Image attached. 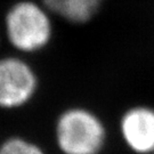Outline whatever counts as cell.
Instances as JSON below:
<instances>
[{
    "label": "cell",
    "mask_w": 154,
    "mask_h": 154,
    "mask_svg": "<svg viewBox=\"0 0 154 154\" xmlns=\"http://www.w3.org/2000/svg\"><path fill=\"white\" fill-rule=\"evenodd\" d=\"M0 33L13 53L29 57L45 50L51 42L53 15L40 0H16L6 9Z\"/></svg>",
    "instance_id": "6da1fadb"
},
{
    "label": "cell",
    "mask_w": 154,
    "mask_h": 154,
    "mask_svg": "<svg viewBox=\"0 0 154 154\" xmlns=\"http://www.w3.org/2000/svg\"><path fill=\"white\" fill-rule=\"evenodd\" d=\"M55 140L63 154H99L106 142V128L88 109L69 107L56 120Z\"/></svg>",
    "instance_id": "7a4b0ae2"
},
{
    "label": "cell",
    "mask_w": 154,
    "mask_h": 154,
    "mask_svg": "<svg viewBox=\"0 0 154 154\" xmlns=\"http://www.w3.org/2000/svg\"><path fill=\"white\" fill-rule=\"evenodd\" d=\"M39 85L38 72L26 56H0V110L25 107L38 94Z\"/></svg>",
    "instance_id": "3957f363"
},
{
    "label": "cell",
    "mask_w": 154,
    "mask_h": 154,
    "mask_svg": "<svg viewBox=\"0 0 154 154\" xmlns=\"http://www.w3.org/2000/svg\"><path fill=\"white\" fill-rule=\"evenodd\" d=\"M120 134L126 146L135 154H154V110L135 106L120 120Z\"/></svg>",
    "instance_id": "277c9868"
},
{
    "label": "cell",
    "mask_w": 154,
    "mask_h": 154,
    "mask_svg": "<svg viewBox=\"0 0 154 154\" xmlns=\"http://www.w3.org/2000/svg\"><path fill=\"white\" fill-rule=\"evenodd\" d=\"M53 17L72 24H83L96 14L100 0H40Z\"/></svg>",
    "instance_id": "5b68a950"
},
{
    "label": "cell",
    "mask_w": 154,
    "mask_h": 154,
    "mask_svg": "<svg viewBox=\"0 0 154 154\" xmlns=\"http://www.w3.org/2000/svg\"><path fill=\"white\" fill-rule=\"evenodd\" d=\"M0 154H46L39 145L23 137H11L0 145Z\"/></svg>",
    "instance_id": "8992f818"
},
{
    "label": "cell",
    "mask_w": 154,
    "mask_h": 154,
    "mask_svg": "<svg viewBox=\"0 0 154 154\" xmlns=\"http://www.w3.org/2000/svg\"><path fill=\"white\" fill-rule=\"evenodd\" d=\"M0 40H1V33H0Z\"/></svg>",
    "instance_id": "52a82bcc"
}]
</instances>
